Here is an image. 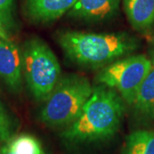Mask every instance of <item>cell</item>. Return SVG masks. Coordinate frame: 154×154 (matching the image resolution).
I'll return each instance as SVG.
<instances>
[{
    "instance_id": "cell-1",
    "label": "cell",
    "mask_w": 154,
    "mask_h": 154,
    "mask_svg": "<svg viewBox=\"0 0 154 154\" xmlns=\"http://www.w3.org/2000/svg\"><path fill=\"white\" fill-rule=\"evenodd\" d=\"M124 103L114 89L104 85L94 88L82 113L63 131V137L69 141L82 142L112 136L121 124Z\"/></svg>"
},
{
    "instance_id": "cell-2",
    "label": "cell",
    "mask_w": 154,
    "mask_h": 154,
    "mask_svg": "<svg viewBox=\"0 0 154 154\" xmlns=\"http://www.w3.org/2000/svg\"><path fill=\"white\" fill-rule=\"evenodd\" d=\"M59 45L72 61L99 68L131 52L135 43L124 33H91L67 31L58 36Z\"/></svg>"
},
{
    "instance_id": "cell-3",
    "label": "cell",
    "mask_w": 154,
    "mask_h": 154,
    "mask_svg": "<svg viewBox=\"0 0 154 154\" xmlns=\"http://www.w3.org/2000/svg\"><path fill=\"white\" fill-rule=\"evenodd\" d=\"M87 77L69 75L62 77L40 113V119L49 126H67L76 120L93 94Z\"/></svg>"
},
{
    "instance_id": "cell-4",
    "label": "cell",
    "mask_w": 154,
    "mask_h": 154,
    "mask_svg": "<svg viewBox=\"0 0 154 154\" xmlns=\"http://www.w3.org/2000/svg\"><path fill=\"white\" fill-rule=\"evenodd\" d=\"M22 73L28 88L38 101H45L61 80V68L55 54L43 40L29 39L22 52Z\"/></svg>"
},
{
    "instance_id": "cell-5",
    "label": "cell",
    "mask_w": 154,
    "mask_h": 154,
    "mask_svg": "<svg viewBox=\"0 0 154 154\" xmlns=\"http://www.w3.org/2000/svg\"><path fill=\"white\" fill-rule=\"evenodd\" d=\"M152 68V61L140 54L116 60L104 67L96 76L97 82L114 89L127 105L132 106L138 90Z\"/></svg>"
},
{
    "instance_id": "cell-6",
    "label": "cell",
    "mask_w": 154,
    "mask_h": 154,
    "mask_svg": "<svg viewBox=\"0 0 154 154\" xmlns=\"http://www.w3.org/2000/svg\"><path fill=\"white\" fill-rule=\"evenodd\" d=\"M22 52L9 37H0V78L14 92H19L22 85Z\"/></svg>"
},
{
    "instance_id": "cell-7",
    "label": "cell",
    "mask_w": 154,
    "mask_h": 154,
    "mask_svg": "<svg viewBox=\"0 0 154 154\" xmlns=\"http://www.w3.org/2000/svg\"><path fill=\"white\" fill-rule=\"evenodd\" d=\"M78 0H26L25 12L35 22H50L69 12Z\"/></svg>"
},
{
    "instance_id": "cell-8",
    "label": "cell",
    "mask_w": 154,
    "mask_h": 154,
    "mask_svg": "<svg viewBox=\"0 0 154 154\" xmlns=\"http://www.w3.org/2000/svg\"><path fill=\"white\" fill-rule=\"evenodd\" d=\"M119 4L120 0H78L69 16L84 21H103L115 15Z\"/></svg>"
},
{
    "instance_id": "cell-9",
    "label": "cell",
    "mask_w": 154,
    "mask_h": 154,
    "mask_svg": "<svg viewBox=\"0 0 154 154\" xmlns=\"http://www.w3.org/2000/svg\"><path fill=\"white\" fill-rule=\"evenodd\" d=\"M124 11L135 30L143 32L154 23V0H123Z\"/></svg>"
},
{
    "instance_id": "cell-10",
    "label": "cell",
    "mask_w": 154,
    "mask_h": 154,
    "mask_svg": "<svg viewBox=\"0 0 154 154\" xmlns=\"http://www.w3.org/2000/svg\"><path fill=\"white\" fill-rule=\"evenodd\" d=\"M132 106L137 116L144 118L154 117V63L139 88Z\"/></svg>"
},
{
    "instance_id": "cell-11",
    "label": "cell",
    "mask_w": 154,
    "mask_h": 154,
    "mask_svg": "<svg viewBox=\"0 0 154 154\" xmlns=\"http://www.w3.org/2000/svg\"><path fill=\"white\" fill-rule=\"evenodd\" d=\"M122 154H154V131L136 130L128 134Z\"/></svg>"
},
{
    "instance_id": "cell-12",
    "label": "cell",
    "mask_w": 154,
    "mask_h": 154,
    "mask_svg": "<svg viewBox=\"0 0 154 154\" xmlns=\"http://www.w3.org/2000/svg\"><path fill=\"white\" fill-rule=\"evenodd\" d=\"M5 146L11 154H45L38 140L28 134L12 139Z\"/></svg>"
},
{
    "instance_id": "cell-13",
    "label": "cell",
    "mask_w": 154,
    "mask_h": 154,
    "mask_svg": "<svg viewBox=\"0 0 154 154\" xmlns=\"http://www.w3.org/2000/svg\"><path fill=\"white\" fill-rule=\"evenodd\" d=\"M15 0H0V32L9 37L15 28L14 17Z\"/></svg>"
},
{
    "instance_id": "cell-14",
    "label": "cell",
    "mask_w": 154,
    "mask_h": 154,
    "mask_svg": "<svg viewBox=\"0 0 154 154\" xmlns=\"http://www.w3.org/2000/svg\"><path fill=\"white\" fill-rule=\"evenodd\" d=\"M13 132V123L5 108L0 102V142L10 140Z\"/></svg>"
},
{
    "instance_id": "cell-15",
    "label": "cell",
    "mask_w": 154,
    "mask_h": 154,
    "mask_svg": "<svg viewBox=\"0 0 154 154\" xmlns=\"http://www.w3.org/2000/svg\"><path fill=\"white\" fill-rule=\"evenodd\" d=\"M0 154H11L10 153V152L8 151V149L6 146H5L4 148L2 149V151H1V153Z\"/></svg>"
},
{
    "instance_id": "cell-16",
    "label": "cell",
    "mask_w": 154,
    "mask_h": 154,
    "mask_svg": "<svg viewBox=\"0 0 154 154\" xmlns=\"http://www.w3.org/2000/svg\"><path fill=\"white\" fill-rule=\"evenodd\" d=\"M152 63H154V41L153 44H152Z\"/></svg>"
},
{
    "instance_id": "cell-17",
    "label": "cell",
    "mask_w": 154,
    "mask_h": 154,
    "mask_svg": "<svg viewBox=\"0 0 154 154\" xmlns=\"http://www.w3.org/2000/svg\"><path fill=\"white\" fill-rule=\"evenodd\" d=\"M0 37H1V32H0Z\"/></svg>"
}]
</instances>
